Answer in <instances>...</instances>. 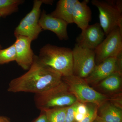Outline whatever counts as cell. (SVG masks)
<instances>
[{"label": "cell", "instance_id": "6da1fadb", "mask_svg": "<svg viewBox=\"0 0 122 122\" xmlns=\"http://www.w3.org/2000/svg\"><path fill=\"white\" fill-rule=\"evenodd\" d=\"M62 77L58 72L42 63L35 55L30 68L25 73L10 81L8 91L39 94L59 85L62 82Z\"/></svg>", "mask_w": 122, "mask_h": 122}, {"label": "cell", "instance_id": "7a4b0ae2", "mask_svg": "<svg viewBox=\"0 0 122 122\" xmlns=\"http://www.w3.org/2000/svg\"><path fill=\"white\" fill-rule=\"evenodd\" d=\"M38 57L42 63L62 77L73 74V52L70 48L46 44L41 48Z\"/></svg>", "mask_w": 122, "mask_h": 122}, {"label": "cell", "instance_id": "3957f363", "mask_svg": "<svg viewBox=\"0 0 122 122\" xmlns=\"http://www.w3.org/2000/svg\"><path fill=\"white\" fill-rule=\"evenodd\" d=\"M34 99L36 107L40 111L70 106L77 101L63 80L59 85L50 89L35 94Z\"/></svg>", "mask_w": 122, "mask_h": 122}, {"label": "cell", "instance_id": "277c9868", "mask_svg": "<svg viewBox=\"0 0 122 122\" xmlns=\"http://www.w3.org/2000/svg\"><path fill=\"white\" fill-rule=\"evenodd\" d=\"M91 2L98 9L99 24L106 36L117 27L122 31V0H92Z\"/></svg>", "mask_w": 122, "mask_h": 122}, {"label": "cell", "instance_id": "5b68a950", "mask_svg": "<svg viewBox=\"0 0 122 122\" xmlns=\"http://www.w3.org/2000/svg\"><path fill=\"white\" fill-rule=\"evenodd\" d=\"M62 79L68 85L70 92L79 102L93 103L98 106L109 99L108 96L90 86L84 79L73 74L62 77Z\"/></svg>", "mask_w": 122, "mask_h": 122}, {"label": "cell", "instance_id": "8992f818", "mask_svg": "<svg viewBox=\"0 0 122 122\" xmlns=\"http://www.w3.org/2000/svg\"><path fill=\"white\" fill-rule=\"evenodd\" d=\"M45 0L34 1L32 9L31 11L21 20L15 29L14 35L15 37L23 36L29 37L32 41L38 38L42 31L39 24L41 14V8Z\"/></svg>", "mask_w": 122, "mask_h": 122}, {"label": "cell", "instance_id": "52a82bcc", "mask_svg": "<svg viewBox=\"0 0 122 122\" xmlns=\"http://www.w3.org/2000/svg\"><path fill=\"white\" fill-rule=\"evenodd\" d=\"M94 51L96 65L109 58L117 57L122 53V31L119 28H116L107 35Z\"/></svg>", "mask_w": 122, "mask_h": 122}, {"label": "cell", "instance_id": "ba28073f", "mask_svg": "<svg viewBox=\"0 0 122 122\" xmlns=\"http://www.w3.org/2000/svg\"><path fill=\"white\" fill-rule=\"evenodd\" d=\"M72 52L73 75L86 78L96 65L94 50L83 48L76 44Z\"/></svg>", "mask_w": 122, "mask_h": 122}, {"label": "cell", "instance_id": "9c48e42d", "mask_svg": "<svg viewBox=\"0 0 122 122\" xmlns=\"http://www.w3.org/2000/svg\"><path fill=\"white\" fill-rule=\"evenodd\" d=\"M122 53L117 57L107 58L96 65L91 73L84 79L87 83L96 85L113 73H122Z\"/></svg>", "mask_w": 122, "mask_h": 122}, {"label": "cell", "instance_id": "30bf717a", "mask_svg": "<svg viewBox=\"0 0 122 122\" xmlns=\"http://www.w3.org/2000/svg\"><path fill=\"white\" fill-rule=\"evenodd\" d=\"M105 35L99 23L89 25L76 38V44L83 48L95 50L104 40Z\"/></svg>", "mask_w": 122, "mask_h": 122}, {"label": "cell", "instance_id": "8fae6325", "mask_svg": "<svg viewBox=\"0 0 122 122\" xmlns=\"http://www.w3.org/2000/svg\"><path fill=\"white\" fill-rule=\"evenodd\" d=\"M16 37L14 43L16 52L15 61L23 70L28 71L32 64L35 55L31 48L32 41L25 36L20 35Z\"/></svg>", "mask_w": 122, "mask_h": 122}, {"label": "cell", "instance_id": "7c38bea8", "mask_svg": "<svg viewBox=\"0 0 122 122\" xmlns=\"http://www.w3.org/2000/svg\"><path fill=\"white\" fill-rule=\"evenodd\" d=\"M39 24L42 30L52 31L60 40L66 41L69 39L68 23L59 18L54 17L50 14H47L44 10L41 13Z\"/></svg>", "mask_w": 122, "mask_h": 122}, {"label": "cell", "instance_id": "4fadbf2b", "mask_svg": "<svg viewBox=\"0 0 122 122\" xmlns=\"http://www.w3.org/2000/svg\"><path fill=\"white\" fill-rule=\"evenodd\" d=\"M88 0L81 2L77 0L75 5L72 15L73 23H75L82 30L85 29L91 21V10L87 5Z\"/></svg>", "mask_w": 122, "mask_h": 122}, {"label": "cell", "instance_id": "5bb4252c", "mask_svg": "<svg viewBox=\"0 0 122 122\" xmlns=\"http://www.w3.org/2000/svg\"><path fill=\"white\" fill-rule=\"evenodd\" d=\"M97 116L107 122H122V107L109 99L98 107Z\"/></svg>", "mask_w": 122, "mask_h": 122}, {"label": "cell", "instance_id": "9a60e30c", "mask_svg": "<svg viewBox=\"0 0 122 122\" xmlns=\"http://www.w3.org/2000/svg\"><path fill=\"white\" fill-rule=\"evenodd\" d=\"M77 0H60L54 11L50 14L54 17L65 21L68 24H73L72 15Z\"/></svg>", "mask_w": 122, "mask_h": 122}, {"label": "cell", "instance_id": "2e32d148", "mask_svg": "<svg viewBox=\"0 0 122 122\" xmlns=\"http://www.w3.org/2000/svg\"><path fill=\"white\" fill-rule=\"evenodd\" d=\"M122 81V73L117 72L109 75L96 86L107 93H115L121 90Z\"/></svg>", "mask_w": 122, "mask_h": 122}, {"label": "cell", "instance_id": "e0dca14e", "mask_svg": "<svg viewBox=\"0 0 122 122\" xmlns=\"http://www.w3.org/2000/svg\"><path fill=\"white\" fill-rule=\"evenodd\" d=\"M22 0H0V16L5 18L17 12L18 7L23 4Z\"/></svg>", "mask_w": 122, "mask_h": 122}, {"label": "cell", "instance_id": "ac0fdd59", "mask_svg": "<svg viewBox=\"0 0 122 122\" xmlns=\"http://www.w3.org/2000/svg\"><path fill=\"white\" fill-rule=\"evenodd\" d=\"M68 107H54L42 110L45 113L48 122H65Z\"/></svg>", "mask_w": 122, "mask_h": 122}, {"label": "cell", "instance_id": "d6986e66", "mask_svg": "<svg viewBox=\"0 0 122 122\" xmlns=\"http://www.w3.org/2000/svg\"><path fill=\"white\" fill-rule=\"evenodd\" d=\"M16 60V52L14 44L6 49H0V66Z\"/></svg>", "mask_w": 122, "mask_h": 122}, {"label": "cell", "instance_id": "ffe728a7", "mask_svg": "<svg viewBox=\"0 0 122 122\" xmlns=\"http://www.w3.org/2000/svg\"><path fill=\"white\" fill-rule=\"evenodd\" d=\"M87 112L83 119L79 122H93L97 117L98 106L91 103H86Z\"/></svg>", "mask_w": 122, "mask_h": 122}, {"label": "cell", "instance_id": "44dd1931", "mask_svg": "<svg viewBox=\"0 0 122 122\" xmlns=\"http://www.w3.org/2000/svg\"><path fill=\"white\" fill-rule=\"evenodd\" d=\"M79 103L77 101L73 105L68 107L65 122H77L75 119V113Z\"/></svg>", "mask_w": 122, "mask_h": 122}, {"label": "cell", "instance_id": "7402d4cb", "mask_svg": "<svg viewBox=\"0 0 122 122\" xmlns=\"http://www.w3.org/2000/svg\"><path fill=\"white\" fill-rule=\"evenodd\" d=\"M32 122H48L45 112L43 110L41 111L39 116Z\"/></svg>", "mask_w": 122, "mask_h": 122}, {"label": "cell", "instance_id": "603a6c76", "mask_svg": "<svg viewBox=\"0 0 122 122\" xmlns=\"http://www.w3.org/2000/svg\"><path fill=\"white\" fill-rule=\"evenodd\" d=\"M0 122H12L8 117L4 116H0Z\"/></svg>", "mask_w": 122, "mask_h": 122}, {"label": "cell", "instance_id": "cb8c5ba5", "mask_svg": "<svg viewBox=\"0 0 122 122\" xmlns=\"http://www.w3.org/2000/svg\"><path fill=\"white\" fill-rule=\"evenodd\" d=\"M93 122H107L105 121V120H103L102 118L99 117L97 116L95 118V119L94 120Z\"/></svg>", "mask_w": 122, "mask_h": 122}, {"label": "cell", "instance_id": "d4e9b609", "mask_svg": "<svg viewBox=\"0 0 122 122\" xmlns=\"http://www.w3.org/2000/svg\"><path fill=\"white\" fill-rule=\"evenodd\" d=\"M1 48H2V47H1V45H0V49H1Z\"/></svg>", "mask_w": 122, "mask_h": 122}, {"label": "cell", "instance_id": "484cf974", "mask_svg": "<svg viewBox=\"0 0 122 122\" xmlns=\"http://www.w3.org/2000/svg\"><path fill=\"white\" fill-rule=\"evenodd\" d=\"M0 17H1V16H0Z\"/></svg>", "mask_w": 122, "mask_h": 122}]
</instances>
